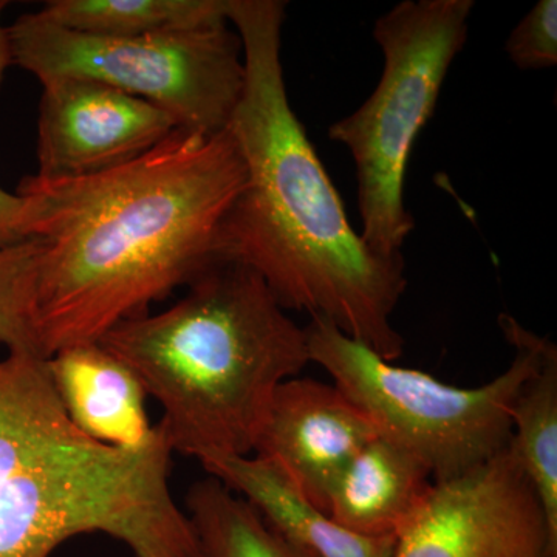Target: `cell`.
<instances>
[{
	"label": "cell",
	"mask_w": 557,
	"mask_h": 557,
	"mask_svg": "<svg viewBox=\"0 0 557 557\" xmlns=\"http://www.w3.org/2000/svg\"><path fill=\"white\" fill-rule=\"evenodd\" d=\"M244 185L228 127H178L138 159L89 177L22 180L28 240L38 247L42 357L97 343L223 260V226Z\"/></svg>",
	"instance_id": "6da1fadb"
},
{
	"label": "cell",
	"mask_w": 557,
	"mask_h": 557,
	"mask_svg": "<svg viewBox=\"0 0 557 557\" xmlns=\"http://www.w3.org/2000/svg\"><path fill=\"white\" fill-rule=\"evenodd\" d=\"M281 0H230L245 84L228 124L245 185L222 236V259L259 274L282 309L327 318L392 362L405 339L392 314L405 295V259L386 258L348 222L338 190L288 101Z\"/></svg>",
	"instance_id": "7a4b0ae2"
},
{
	"label": "cell",
	"mask_w": 557,
	"mask_h": 557,
	"mask_svg": "<svg viewBox=\"0 0 557 557\" xmlns=\"http://www.w3.org/2000/svg\"><path fill=\"white\" fill-rule=\"evenodd\" d=\"M164 424L141 449L102 445L70 420L47 358L0 359V557H51L101 533L135 557H201L171 493Z\"/></svg>",
	"instance_id": "3957f363"
},
{
	"label": "cell",
	"mask_w": 557,
	"mask_h": 557,
	"mask_svg": "<svg viewBox=\"0 0 557 557\" xmlns=\"http://www.w3.org/2000/svg\"><path fill=\"white\" fill-rule=\"evenodd\" d=\"M170 309L120 322L98 343L163 409L182 456H251L284 381L310 362L299 327L256 271L220 260Z\"/></svg>",
	"instance_id": "277c9868"
},
{
	"label": "cell",
	"mask_w": 557,
	"mask_h": 557,
	"mask_svg": "<svg viewBox=\"0 0 557 557\" xmlns=\"http://www.w3.org/2000/svg\"><path fill=\"white\" fill-rule=\"evenodd\" d=\"M498 324L515 357L497 379L472 388L394 366L319 314L311 317L306 333L310 362L335 380L381 437L420 458L434 482H445L507 448L512 403L549 344L508 314H500Z\"/></svg>",
	"instance_id": "5b68a950"
},
{
	"label": "cell",
	"mask_w": 557,
	"mask_h": 557,
	"mask_svg": "<svg viewBox=\"0 0 557 557\" xmlns=\"http://www.w3.org/2000/svg\"><path fill=\"white\" fill-rule=\"evenodd\" d=\"M472 0H405L375 22L383 50L376 89L329 127L357 166L362 240L386 258L401 256L416 226L405 205L406 171L418 135L434 115L450 64L468 38Z\"/></svg>",
	"instance_id": "8992f818"
},
{
	"label": "cell",
	"mask_w": 557,
	"mask_h": 557,
	"mask_svg": "<svg viewBox=\"0 0 557 557\" xmlns=\"http://www.w3.org/2000/svg\"><path fill=\"white\" fill-rule=\"evenodd\" d=\"M13 64L39 83L97 81L170 113L182 129L228 127L245 84L244 51L228 25L138 38L69 30L38 13L9 27Z\"/></svg>",
	"instance_id": "52a82bcc"
},
{
	"label": "cell",
	"mask_w": 557,
	"mask_h": 557,
	"mask_svg": "<svg viewBox=\"0 0 557 557\" xmlns=\"http://www.w3.org/2000/svg\"><path fill=\"white\" fill-rule=\"evenodd\" d=\"M392 557H557V536L511 450L434 482Z\"/></svg>",
	"instance_id": "ba28073f"
},
{
	"label": "cell",
	"mask_w": 557,
	"mask_h": 557,
	"mask_svg": "<svg viewBox=\"0 0 557 557\" xmlns=\"http://www.w3.org/2000/svg\"><path fill=\"white\" fill-rule=\"evenodd\" d=\"M40 84L38 177L101 174L138 159L178 129L170 113L97 81Z\"/></svg>",
	"instance_id": "9c48e42d"
},
{
	"label": "cell",
	"mask_w": 557,
	"mask_h": 557,
	"mask_svg": "<svg viewBox=\"0 0 557 557\" xmlns=\"http://www.w3.org/2000/svg\"><path fill=\"white\" fill-rule=\"evenodd\" d=\"M379 429L333 384L289 379L274 392L252 456L273 461L327 515L336 480Z\"/></svg>",
	"instance_id": "30bf717a"
},
{
	"label": "cell",
	"mask_w": 557,
	"mask_h": 557,
	"mask_svg": "<svg viewBox=\"0 0 557 557\" xmlns=\"http://www.w3.org/2000/svg\"><path fill=\"white\" fill-rule=\"evenodd\" d=\"M47 364L65 412L84 434L120 449H141L156 438L137 373L98 341L62 348Z\"/></svg>",
	"instance_id": "8fae6325"
},
{
	"label": "cell",
	"mask_w": 557,
	"mask_h": 557,
	"mask_svg": "<svg viewBox=\"0 0 557 557\" xmlns=\"http://www.w3.org/2000/svg\"><path fill=\"white\" fill-rule=\"evenodd\" d=\"M200 465L259 512L278 536L317 557H392L397 537H368L333 522L273 461L258 456L201 458Z\"/></svg>",
	"instance_id": "7c38bea8"
},
{
	"label": "cell",
	"mask_w": 557,
	"mask_h": 557,
	"mask_svg": "<svg viewBox=\"0 0 557 557\" xmlns=\"http://www.w3.org/2000/svg\"><path fill=\"white\" fill-rule=\"evenodd\" d=\"M432 485L431 471L420 458L379 435L336 480L327 515L359 536L397 537L424 504Z\"/></svg>",
	"instance_id": "4fadbf2b"
},
{
	"label": "cell",
	"mask_w": 557,
	"mask_h": 557,
	"mask_svg": "<svg viewBox=\"0 0 557 557\" xmlns=\"http://www.w3.org/2000/svg\"><path fill=\"white\" fill-rule=\"evenodd\" d=\"M230 0H50L47 21L95 36L138 38L228 25Z\"/></svg>",
	"instance_id": "5bb4252c"
},
{
	"label": "cell",
	"mask_w": 557,
	"mask_h": 557,
	"mask_svg": "<svg viewBox=\"0 0 557 557\" xmlns=\"http://www.w3.org/2000/svg\"><path fill=\"white\" fill-rule=\"evenodd\" d=\"M508 449L536 491L557 536V348L552 341L512 403Z\"/></svg>",
	"instance_id": "9a60e30c"
},
{
	"label": "cell",
	"mask_w": 557,
	"mask_h": 557,
	"mask_svg": "<svg viewBox=\"0 0 557 557\" xmlns=\"http://www.w3.org/2000/svg\"><path fill=\"white\" fill-rule=\"evenodd\" d=\"M186 509L201 557H317L278 536L247 500L211 475L190 486Z\"/></svg>",
	"instance_id": "2e32d148"
},
{
	"label": "cell",
	"mask_w": 557,
	"mask_h": 557,
	"mask_svg": "<svg viewBox=\"0 0 557 557\" xmlns=\"http://www.w3.org/2000/svg\"><path fill=\"white\" fill-rule=\"evenodd\" d=\"M36 281L35 242L0 249V346L9 354L42 357L36 332Z\"/></svg>",
	"instance_id": "e0dca14e"
},
{
	"label": "cell",
	"mask_w": 557,
	"mask_h": 557,
	"mask_svg": "<svg viewBox=\"0 0 557 557\" xmlns=\"http://www.w3.org/2000/svg\"><path fill=\"white\" fill-rule=\"evenodd\" d=\"M507 53L522 70H544L557 64V2L541 0L519 22L507 40Z\"/></svg>",
	"instance_id": "ac0fdd59"
},
{
	"label": "cell",
	"mask_w": 557,
	"mask_h": 557,
	"mask_svg": "<svg viewBox=\"0 0 557 557\" xmlns=\"http://www.w3.org/2000/svg\"><path fill=\"white\" fill-rule=\"evenodd\" d=\"M25 242H28L27 199L0 186V249Z\"/></svg>",
	"instance_id": "d6986e66"
},
{
	"label": "cell",
	"mask_w": 557,
	"mask_h": 557,
	"mask_svg": "<svg viewBox=\"0 0 557 557\" xmlns=\"http://www.w3.org/2000/svg\"><path fill=\"white\" fill-rule=\"evenodd\" d=\"M9 2L7 0H0V86H2L3 75H5L7 69L13 64V58H11V46L9 38V27L2 25V14L5 11Z\"/></svg>",
	"instance_id": "ffe728a7"
}]
</instances>
